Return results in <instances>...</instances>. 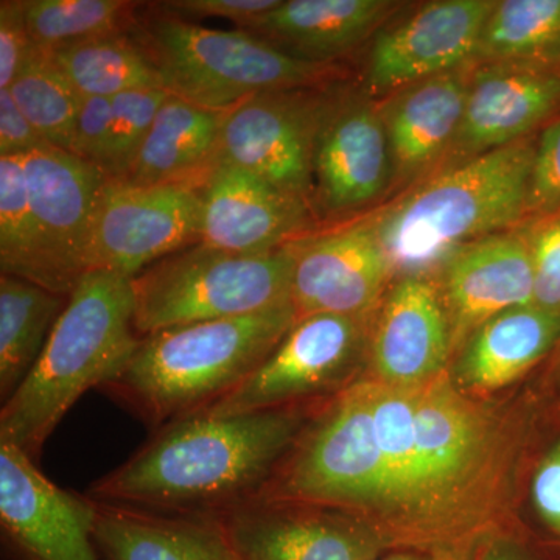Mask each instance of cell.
<instances>
[{"label": "cell", "mask_w": 560, "mask_h": 560, "mask_svg": "<svg viewBox=\"0 0 560 560\" xmlns=\"http://www.w3.org/2000/svg\"><path fill=\"white\" fill-rule=\"evenodd\" d=\"M415 412H378L385 500L374 523L383 548L470 560L492 533L517 445L500 419L448 375L412 386Z\"/></svg>", "instance_id": "6da1fadb"}, {"label": "cell", "mask_w": 560, "mask_h": 560, "mask_svg": "<svg viewBox=\"0 0 560 560\" xmlns=\"http://www.w3.org/2000/svg\"><path fill=\"white\" fill-rule=\"evenodd\" d=\"M298 427V416L283 408L187 416L158 429L88 497L160 514L215 517L264 492Z\"/></svg>", "instance_id": "7a4b0ae2"}, {"label": "cell", "mask_w": 560, "mask_h": 560, "mask_svg": "<svg viewBox=\"0 0 560 560\" xmlns=\"http://www.w3.org/2000/svg\"><path fill=\"white\" fill-rule=\"evenodd\" d=\"M135 312L131 278L102 270L81 276L38 363L2 404L0 444L36 460L77 400L116 377L139 348Z\"/></svg>", "instance_id": "3957f363"}, {"label": "cell", "mask_w": 560, "mask_h": 560, "mask_svg": "<svg viewBox=\"0 0 560 560\" xmlns=\"http://www.w3.org/2000/svg\"><path fill=\"white\" fill-rule=\"evenodd\" d=\"M296 318L290 304L158 331L140 340L128 363L101 389L161 429L205 411L241 385Z\"/></svg>", "instance_id": "277c9868"}, {"label": "cell", "mask_w": 560, "mask_h": 560, "mask_svg": "<svg viewBox=\"0 0 560 560\" xmlns=\"http://www.w3.org/2000/svg\"><path fill=\"white\" fill-rule=\"evenodd\" d=\"M536 143L526 138L469 158L368 221L393 271L425 276L464 246L528 219Z\"/></svg>", "instance_id": "5b68a950"}, {"label": "cell", "mask_w": 560, "mask_h": 560, "mask_svg": "<svg viewBox=\"0 0 560 560\" xmlns=\"http://www.w3.org/2000/svg\"><path fill=\"white\" fill-rule=\"evenodd\" d=\"M140 24V43L160 70L164 90L226 113L264 92L311 90L334 80L337 66L291 55L246 31H215L175 14Z\"/></svg>", "instance_id": "8992f818"}, {"label": "cell", "mask_w": 560, "mask_h": 560, "mask_svg": "<svg viewBox=\"0 0 560 560\" xmlns=\"http://www.w3.org/2000/svg\"><path fill=\"white\" fill-rule=\"evenodd\" d=\"M291 245L259 254L226 253L197 243L131 279L139 337L291 304Z\"/></svg>", "instance_id": "52a82bcc"}, {"label": "cell", "mask_w": 560, "mask_h": 560, "mask_svg": "<svg viewBox=\"0 0 560 560\" xmlns=\"http://www.w3.org/2000/svg\"><path fill=\"white\" fill-rule=\"evenodd\" d=\"M259 497L341 508L371 530L385 500L371 378L342 389Z\"/></svg>", "instance_id": "ba28073f"}, {"label": "cell", "mask_w": 560, "mask_h": 560, "mask_svg": "<svg viewBox=\"0 0 560 560\" xmlns=\"http://www.w3.org/2000/svg\"><path fill=\"white\" fill-rule=\"evenodd\" d=\"M201 194L190 184L139 186L106 179L92 223L88 271L135 278L201 242Z\"/></svg>", "instance_id": "9c48e42d"}, {"label": "cell", "mask_w": 560, "mask_h": 560, "mask_svg": "<svg viewBox=\"0 0 560 560\" xmlns=\"http://www.w3.org/2000/svg\"><path fill=\"white\" fill-rule=\"evenodd\" d=\"M370 318L329 313L296 318L241 385L201 412L232 416L275 410L287 401L337 388L348 381L363 353Z\"/></svg>", "instance_id": "30bf717a"}, {"label": "cell", "mask_w": 560, "mask_h": 560, "mask_svg": "<svg viewBox=\"0 0 560 560\" xmlns=\"http://www.w3.org/2000/svg\"><path fill=\"white\" fill-rule=\"evenodd\" d=\"M329 95L264 92L224 114L217 161L245 168L313 209V151Z\"/></svg>", "instance_id": "8fae6325"}, {"label": "cell", "mask_w": 560, "mask_h": 560, "mask_svg": "<svg viewBox=\"0 0 560 560\" xmlns=\"http://www.w3.org/2000/svg\"><path fill=\"white\" fill-rule=\"evenodd\" d=\"M256 497L215 517L232 560H375L381 540L329 504Z\"/></svg>", "instance_id": "7c38bea8"}, {"label": "cell", "mask_w": 560, "mask_h": 560, "mask_svg": "<svg viewBox=\"0 0 560 560\" xmlns=\"http://www.w3.org/2000/svg\"><path fill=\"white\" fill-rule=\"evenodd\" d=\"M97 503L58 488L35 460L0 444V526L16 560H101Z\"/></svg>", "instance_id": "4fadbf2b"}, {"label": "cell", "mask_w": 560, "mask_h": 560, "mask_svg": "<svg viewBox=\"0 0 560 560\" xmlns=\"http://www.w3.org/2000/svg\"><path fill=\"white\" fill-rule=\"evenodd\" d=\"M497 0H433L375 33L364 88L390 95L430 77L470 65Z\"/></svg>", "instance_id": "5bb4252c"}, {"label": "cell", "mask_w": 560, "mask_h": 560, "mask_svg": "<svg viewBox=\"0 0 560 560\" xmlns=\"http://www.w3.org/2000/svg\"><path fill=\"white\" fill-rule=\"evenodd\" d=\"M22 162L49 261L50 290L69 296L88 272L95 208L108 178L90 162L54 145L33 150Z\"/></svg>", "instance_id": "9a60e30c"}, {"label": "cell", "mask_w": 560, "mask_h": 560, "mask_svg": "<svg viewBox=\"0 0 560 560\" xmlns=\"http://www.w3.org/2000/svg\"><path fill=\"white\" fill-rule=\"evenodd\" d=\"M291 248V304L298 318L318 313L370 318L394 276L368 221L301 238Z\"/></svg>", "instance_id": "2e32d148"}, {"label": "cell", "mask_w": 560, "mask_h": 560, "mask_svg": "<svg viewBox=\"0 0 560 560\" xmlns=\"http://www.w3.org/2000/svg\"><path fill=\"white\" fill-rule=\"evenodd\" d=\"M394 183L378 106L329 95L313 151V208L341 215L382 197Z\"/></svg>", "instance_id": "e0dca14e"}, {"label": "cell", "mask_w": 560, "mask_h": 560, "mask_svg": "<svg viewBox=\"0 0 560 560\" xmlns=\"http://www.w3.org/2000/svg\"><path fill=\"white\" fill-rule=\"evenodd\" d=\"M201 242L232 254L259 256L301 241L312 208L230 162L217 161L200 186Z\"/></svg>", "instance_id": "ac0fdd59"}, {"label": "cell", "mask_w": 560, "mask_h": 560, "mask_svg": "<svg viewBox=\"0 0 560 560\" xmlns=\"http://www.w3.org/2000/svg\"><path fill=\"white\" fill-rule=\"evenodd\" d=\"M372 381L411 388L445 372L453 353L441 290L427 276H404L371 326Z\"/></svg>", "instance_id": "d6986e66"}, {"label": "cell", "mask_w": 560, "mask_h": 560, "mask_svg": "<svg viewBox=\"0 0 560 560\" xmlns=\"http://www.w3.org/2000/svg\"><path fill=\"white\" fill-rule=\"evenodd\" d=\"M441 294L452 350L463 349L486 320L533 305V260L526 231L501 232L470 243L445 261Z\"/></svg>", "instance_id": "ffe728a7"}, {"label": "cell", "mask_w": 560, "mask_h": 560, "mask_svg": "<svg viewBox=\"0 0 560 560\" xmlns=\"http://www.w3.org/2000/svg\"><path fill=\"white\" fill-rule=\"evenodd\" d=\"M474 69L452 153L474 158L511 145L559 116L556 70L510 65H474Z\"/></svg>", "instance_id": "44dd1931"}, {"label": "cell", "mask_w": 560, "mask_h": 560, "mask_svg": "<svg viewBox=\"0 0 560 560\" xmlns=\"http://www.w3.org/2000/svg\"><path fill=\"white\" fill-rule=\"evenodd\" d=\"M471 68L430 77L388 95L378 105L393 161L394 180L429 171L458 136Z\"/></svg>", "instance_id": "7402d4cb"}, {"label": "cell", "mask_w": 560, "mask_h": 560, "mask_svg": "<svg viewBox=\"0 0 560 560\" xmlns=\"http://www.w3.org/2000/svg\"><path fill=\"white\" fill-rule=\"evenodd\" d=\"M397 5L389 0H282L241 31L304 60L334 65L335 58L381 31Z\"/></svg>", "instance_id": "603a6c76"}, {"label": "cell", "mask_w": 560, "mask_h": 560, "mask_svg": "<svg viewBox=\"0 0 560 560\" xmlns=\"http://www.w3.org/2000/svg\"><path fill=\"white\" fill-rule=\"evenodd\" d=\"M95 503V547L105 560H232L213 518Z\"/></svg>", "instance_id": "cb8c5ba5"}, {"label": "cell", "mask_w": 560, "mask_h": 560, "mask_svg": "<svg viewBox=\"0 0 560 560\" xmlns=\"http://www.w3.org/2000/svg\"><path fill=\"white\" fill-rule=\"evenodd\" d=\"M559 345V313L536 305L510 308L486 320L463 346L458 383L474 393L504 388Z\"/></svg>", "instance_id": "d4e9b609"}, {"label": "cell", "mask_w": 560, "mask_h": 560, "mask_svg": "<svg viewBox=\"0 0 560 560\" xmlns=\"http://www.w3.org/2000/svg\"><path fill=\"white\" fill-rule=\"evenodd\" d=\"M224 114L168 92L127 178L120 180L139 186L190 184L200 189L219 156Z\"/></svg>", "instance_id": "484cf974"}, {"label": "cell", "mask_w": 560, "mask_h": 560, "mask_svg": "<svg viewBox=\"0 0 560 560\" xmlns=\"http://www.w3.org/2000/svg\"><path fill=\"white\" fill-rule=\"evenodd\" d=\"M68 294L55 293L31 280L0 276V399L16 393L49 341L68 305Z\"/></svg>", "instance_id": "4316f807"}, {"label": "cell", "mask_w": 560, "mask_h": 560, "mask_svg": "<svg viewBox=\"0 0 560 560\" xmlns=\"http://www.w3.org/2000/svg\"><path fill=\"white\" fill-rule=\"evenodd\" d=\"M49 51L81 98L164 90L160 70L135 32L77 40Z\"/></svg>", "instance_id": "83f0119b"}, {"label": "cell", "mask_w": 560, "mask_h": 560, "mask_svg": "<svg viewBox=\"0 0 560 560\" xmlns=\"http://www.w3.org/2000/svg\"><path fill=\"white\" fill-rule=\"evenodd\" d=\"M555 70L560 65V0H500L482 28L471 65Z\"/></svg>", "instance_id": "f1b7e54d"}, {"label": "cell", "mask_w": 560, "mask_h": 560, "mask_svg": "<svg viewBox=\"0 0 560 560\" xmlns=\"http://www.w3.org/2000/svg\"><path fill=\"white\" fill-rule=\"evenodd\" d=\"M7 91L50 145L72 153L83 98L51 60L49 50L33 47L20 75Z\"/></svg>", "instance_id": "f546056e"}, {"label": "cell", "mask_w": 560, "mask_h": 560, "mask_svg": "<svg viewBox=\"0 0 560 560\" xmlns=\"http://www.w3.org/2000/svg\"><path fill=\"white\" fill-rule=\"evenodd\" d=\"M0 268L2 275L50 290L49 261L33 215L22 158H0Z\"/></svg>", "instance_id": "4dcf8cb0"}, {"label": "cell", "mask_w": 560, "mask_h": 560, "mask_svg": "<svg viewBox=\"0 0 560 560\" xmlns=\"http://www.w3.org/2000/svg\"><path fill=\"white\" fill-rule=\"evenodd\" d=\"M136 5L125 0H24L28 33L44 50L131 31Z\"/></svg>", "instance_id": "1f68e13d"}, {"label": "cell", "mask_w": 560, "mask_h": 560, "mask_svg": "<svg viewBox=\"0 0 560 560\" xmlns=\"http://www.w3.org/2000/svg\"><path fill=\"white\" fill-rule=\"evenodd\" d=\"M167 97L165 90H149L125 92L110 98L113 120L102 167L106 178H127L154 117Z\"/></svg>", "instance_id": "d6a6232c"}, {"label": "cell", "mask_w": 560, "mask_h": 560, "mask_svg": "<svg viewBox=\"0 0 560 560\" xmlns=\"http://www.w3.org/2000/svg\"><path fill=\"white\" fill-rule=\"evenodd\" d=\"M533 260V305L560 315V213L526 230Z\"/></svg>", "instance_id": "836d02e7"}, {"label": "cell", "mask_w": 560, "mask_h": 560, "mask_svg": "<svg viewBox=\"0 0 560 560\" xmlns=\"http://www.w3.org/2000/svg\"><path fill=\"white\" fill-rule=\"evenodd\" d=\"M560 213V116L545 127L536 143L529 178L528 219Z\"/></svg>", "instance_id": "e575fe53"}, {"label": "cell", "mask_w": 560, "mask_h": 560, "mask_svg": "<svg viewBox=\"0 0 560 560\" xmlns=\"http://www.w3.org/2000/svg\"><path fill=\"white\" fill-rule=\"evenodd\" d=\"M33 44L24 0L0 2V90H9L31 57Z\"/></svg>", "instance_id": "d590c367"}, {"label": "cell", "mask_w": 560, "mask_h": 560, "mask_svg": "<svg viewBox=\"0 0 560 560\" xmlns=\"http://www.w3.org/2000/svg\"><path fill=\"white\" fill-rule=\"evenodd\" d=\"M113 120V103L105 97H84L77 117L72 154L102 172Z\"/></svg>", "instance_id": "8d00e7d4"}, {"label": "cell", "mask_w": 560, "mask_h": 560, "mask_svg": "<svg viewBox=\"0 0 560 560\" xmlns=\"http://www.w3.org/2000/svg\"><path fill=\"white\" fill-rule=\"evenodd\" d=\"M282 0H172L160 3V9L175 16L219 18L235 22L238 28L270 13Z\"/></svg>", "instance_id": "74e56055"}, {"label": "cell", "mask_w": 560, "mask_h": 560, "mask_svg": "<svg viewBox=\"0 0 560 560\" xmlns=\"http://www.w3.org/2000/svg\"><path fill=\"white\" fill-rule=\"evenodd\" d=\"M50 145L18 108L7 90H0V158H22Z\"/></svg>", "instance_id": "f35d334b"}, {"label": "cell", "mask_w": 560, "mask_h": 560, "mask_svg": "<svg viewBox=\"0 0 560 560\" xmlns=\"http://www.w3.org/2000/svg\"><path fill=\"white\" fill-rule=\"evenodd\" d=\"M533 499L544 522L560 534V442L545 456L536 471Z\"/></svg>", "instance_id": "ab89813d"}, {"label": "cell", "mask_w": 560, "mask_h": 560, "mask_svg": "<svg viewBox=\"0 0 560 560\" xmlns=\"http://www.w3.org/2000/svg\"><path fill=\"white\" fill-rule=\"evenodd\" d=\"M474 560H534L514 541L490 539L477 551Z\"/></svg>", "instance_id": "60d3db41"}, {"label": "cell", "mask_w": 560, "mask_h": 560, "mask_svg": "<svg viewBox=\"0 0 560 560\" xmlns=\"http://www.w3.org/2000/svg\"><path fill=\"white\" fill-rule=\"evenodd\" d=\"M556 350H558V360H556L555 364V381L556 385H558L560 393V345L558 346V348H556Z\"/></svg>", "instance_id": "b9f144b4"}, {"label": "cell", "mask_w": 560, "mask_h": 560, "mask_svg": "<svg viewBox=\"0 0 560 560\" xmlns=\"http://www.w3.org/2000/svg\"><path fill=\"white\" fill-rule=\"evenodd\" d=\"M375 560H377V559H375ZM382 560H434V559H422V558H418V556L401 555V556H393V558H386V559H382Z\"/></svg>", "instance_id": "7bdbcfd3"}]
</instances>
